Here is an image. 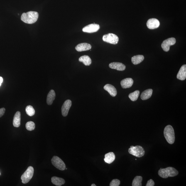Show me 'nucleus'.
Segmentation results:
<instances>
[{"label": "nucleus", "mask_w": 186, "mask_h": 186, "mask_svg": "<svg viewBox=\"0 0 186 186\" xmlns=\"http://www.w3.org/2000/svg\"><path fill=\"white\" fill-rule=\"evenodd\" d=\"M38 16V13L37 12L30 11L23 13L21 18L23 22L28 24H33L37 21Z\"/></svg>", "instance_id": "nucleus-1"}, {"label": "nucleus", "mask_w": 186, "mask_h": 186, "mask_svg": "<svg viewBox=\"0 0 186 186\" xmlns=\"http://www.w3.org/2000/svg\"><path fill=\"white\" fill-rule=\"evenodd\" d=\"M179 172L174 167H169L165 169L160 168L158 175L163 178L166 179L168 177H174L178 175Z\"/></svg>", "instance_id": "nucleus-2"}, {"label": "nucleus", "mask_w": 186, "mask_h": 186, "mask_svg": "<svg viewBox=\"0 0 186 186\" xmlns=\"http://www.w3.org/2000/svg\"><path fill=\"white\" fill-rule=\"evenodd\" d=\"M164 135L167 143L173 144L175 143V132L173 127L171 125H167L165 128Z\"/></svg>", "instance_id": "nucleus-3"}, {"label": "nucleus", "mask_w": 186, "mask_h": 186, "mask_svg": "<svg viewBox=\"0 0 186 186\" xmlns=\"http://www.w3.org/2000/svg\"><path fill=\"white\" fill-rule=\"evenodd\" d=\"M128 152L130 154L138 158L143 156L145 153V150L143 148L139 145H137L136 146H131L128 149Z\"/></svg>", "instance_id": "nucleus-4"}, {"label": "nucleus", "mask_w": 186, "mask_h": 186, "mask_svg": "<svg viewBox=\"0 0 186 186\" xmlns=\"http://www.w3.org/2000/svg\"><path fill=\"white\" fill-rule=\"evenodd\" d=\"M34 173V169L33 167L30 166L25 171L21 177L22 182L23 184H26L29 182L33 177Z\"/></svg>", "instance_id": "nucleus-5"}, {"label": "nucleus", "mask_w": 186, "mask_h": 186, "mask_svg": "<svg viewBox=\"0 0 186 186\" xmlns=\"http://www.w3.org/2000/svg\"><path fill=\"white\" fill-rule=\"evenodd\" d=\"M51 161L52 165L61 171H64L65 169V163L63 161L58 157L54 156Z\"/></svg>", "instance_id": "nucleus-6"}, {"label": "nucleus", "mask_w": 186, "mask_h": 186, "mask_svg": "<svg viewBox=\"0 0 186 186\" xmlns=\"http://www.w3.org/2000/svg\"><path fill=\"white\" fill-rule=\"evenodd\" d=\"M103 41L112 44L116 45L119 41V38L114 34L109 33L104 35L102 37Z\"/></svg>", "instance_id": "nucleus-7"}, {"label": "nucleus", "mask_w": 186, "mask_h": 186, "mask_svg": "<svg viewBox=\"0 0 186 186\" xmlns=\"http://www.w3.org/2000/svg\"><path fill=\"white\" fill-rule=\"evenodd\" d=\"M176 43V39L174 38H170L164 40L162 43L161 47L164 51L168 52L170 50V47L175 45Z\"/></svg>", "instance_id": "nucleus-8"}, {"label": "nucleus", "mask_w": 186, "mask_h": 186, "mask_svg": "<svg viewBox=\"0 0 186 186\" xmlns=\"http://www.w3.org/2000/svg\"><path fill=\"white\" fill-rule=\"evenodd\" d=\"M100 28L99 25L97 24H91L84 27L82 29V31L85 33H92L97 32Z\"/></svg>", "instance_id": "nucleus-9"}, {"label": "nucleus", "mask_w": 186, "mask_h": 186, "mask_svg": "<svg viewBox=\"0 0 186 186\" xmlns=\"http://www.w3.org/2000/svg\"><path fill=\"white\" fill-rule=\"evenodd\" d=\"M72 105V102L70 100H67L64 103L62 108V115L66 116L68 114L69 109Z\"/></svg>", "instance_id": "nucleus-10"}, {"label": "nucleus", "mask_w": 186, "mask_h": 186, "mask_svg": "<svg viewBox=\"0 0 186 186\" xmlns=\"http://www.w3.org/2000/svg\"><path fill=\"white\" fill-rule=\"evenodd\" d=\"M147 26L149 29H153L159 27L160 23L159 20L155 18L150 19L147 21Z\"/></svg>", "instance_id": "nucleus-11"}, {"label": "nucleus", "mask_w": 186, "mask_h": 186, "mask_svg": "<svg viewBox=\"0 0 186 186\" xmlns=\"http://www.w3.org/2000/svg\"><path fill=\"white\" fill-rule=\"evenodd\" d=\"M109 67L111 69L120 71L125 70L126 68V66L124 64L118 62H112L109 64Z\"/></svg>", "instance_id": "nucleus-12"}, {"label": "nucleus", "mask_w": 186, "mask_h": 186, "mask_svg": "<svg viewBox=\"0 0 186 186\" xmlns=\"http://www.w3.org/2000/svg\"><path fill=\"white\" fill-rule=\"evenodd\" d=\"M91 45L89 43H83L79 44L75 47L76 50L78 52H82L90 50Z\"/></svg>", "instance_id": "nucleus-13"}, {"label": "nucleus", "mask_w": 186, "mask_h": 186, "mask_svg": "<svg viewBox=\"0 0 186 186\" xmlns=\"http://www.w3.org/2000/svg\"><path fill=\"white\" fill-rule=\"evenodd\" d=\"M105 90L108 91L112 97H114L117 94V91L115 88L110 84H106L104 87Z\"/></svg>", "instance_id": "nucleus-14"}, {"label": "nucleus", "mask_w": 186, "mask_h": 186, "mask_svg": "<svg viewBox=\"0 0 186 186\" xmlns=\"http://www.w3.org/2000/svg\"><path fill=\"white\" fill-rule=\"evenodd\" d=\"M133 83V80L131 78H126L123 79L121 81V85L123 89L128 88L132 86Z\"/></svg>", "instance_id": "nucleus-15"}, {"label": "nucleus", "mask_w": 186, "mask_h": 186, "mask_svg": "<svg viewBox=\"0 0 186 186\" xmlns=\"http://www.w3.org/2000/svg\"><path fill=\"white\" fill-rule=\"evenodd\" d=\"M177 78L181 80H185L186 78V65L182 66L177 75Z\"/></svg>", "instance_id": "nucleus-16"}, {"label": "nucleus", "mask_w": 186, "mask_h": 186, "mask_svg": "<svg viewBox=\"0 0 186 186\" xmlns=\"http://www.w3.org/2000/svg\"><path fill=\"white\" fill-rule=\"evenodd\" d=\"M21 114L19 111L17 112L13 117V124L15 127L18 128L21 125Z\"/></svg>", "instance_id": "nucleus-17"}, {"label": "nucleus", "mask_w": 186, "mask_h": 186, "mask_svg": "<svg viewBox=\"0 0 186 186\" xmlns=\"http://www.w3.org/2000/svg\"><path fill=\"white\" fill-rule=\"evenodd\" d=\"M115 158V155L114 153H113V152H110V153H106L105 155V158L104 160L106 163L111 164L114 161Z\"/></svg>", "instance_id": "nucleus-18"}, {"label": "nucleus", "mask_w": 186, "mask_h": 186, "mask_svg": "<svg viewBox=\"0 0 186 186\" xmlns=\"http://www.w3.org/2000/svg\"><path fill=\"white\" fill-rule=\"evenodd\" d=\"M56 97V94L53 90H51L47 96V103L49 105H51L53 103Z\"/></svg>", "instance_id": "nucleus-19"}, {"label": "nucleus", "mask_w": 186, "mask_h": 186, "mask_svg": "<svg viewBox=\"0 0 186 186\" xmlns=\"http://www.w3.org/2000/svg\"><path fill=\"white\" fill-rule=\"evenodd\" d=\"M153 92V89H150L146 90L142 92L141 96V99L143 100L149 99L151 97Z\"/></svg>", "instance_id": "nucleus-20"}, {"label": "nucleus", "mask_w": 186, "mask_h": 186, "mask_svg": "<svg viewBox=\"0 0 186 186\" xmlns=\"http://www.w3.org/2000/svg\"><path fill=\"white\" fill-rule=\"evenodd\" d=\"M51 180L52 183L57 186H62L65 183V181L63 179L56 177H52Z\"/></svg>", "instance_id": "nucleus-21"}, {"label": "nucleus", "mask_w": 186, "mask_h": 186, "mask_svg": "<svg viewBox=\"0 0 186 186\" xmlns=\"http://www.w3.org/2000/svg\"><path fill=\"white\" fill-rule=\"evenodd\" d=\"M79 61L80 62H82L84 65L86 66L90 65L92 62V61H91L90 57L87 55L82 56L79 58Z\"/></svg>", "instance_id": "nucleus-22"}, {"label": "nucleus", "mask_w": 186, "mask_h": 186, "mask_svg": "<svg viewBox=\"0 0 186 186\" xmlns=\"http://www.w3.org/2000/svg\"><path fill=\"white\" fill-rule=\"evenodd\" d=\"M144 60V57L142 55L134 56L131 58L132 62L135 65L139 64Z\"/></svg>", "instance_id": "nucleus-23"}, {"label": "nucleus", "mask_w": 186, "mask_h": 186, "mask_svg": "<svg viewBox=\"0 0 186 186\" xmlns=\"http://www.w3.org/2000/svg\"><path fill=\"white\" fill-rule=\"evenodd\" d=\"M143 177L140 176H137L134 177L132 181V186H141Z\"/></svg>", "instance_id": "nucleus-24"}, {"label": "nucleus", "mask_w": 186, "mask_h": 186, "mask_svg": "<svg viewBox=\"0 0 186 186\" xmlns=\"http://www.w3.org/2000/svg\"><path fill=\"white\" fill-rule=\"evenodd\" d=\"M140 91L136 90L134 92L131 93L128 95V97L131 101H136L138 99L140 94Z\"/></svg>", "instance_id": "nucleus-25"}, {"label": "nucleus", "mask_w": 186, "mask_h": 186, "mask_svg": "<svg viewBox=\"0 0 186 186\" xmlns=\"http://www.w3.org/2000/svg\"><path fill=\"white\" fill-rule=\"evenodd\" d=\"M26 112L27 114L29 116H33L35 114V110L34 108L31 106H27L26 108Z\"/></svg>", "instance_id": "nucleus-26"}, {"label": "nucleus", "mask_w": 186, "mask_h": 186, "mask_svg": "<svg viewBox=\"0 0 186 186\" xmlns=\"http://www.w3.org/2000/svg\"><path fill=\"white\" fill-rule=\"evenodd\" d=\"M26 128L28 131H33L35 128V123L33 121H29L26 123Z\"/></svg>", "instance_id": "nucleus-27"}, {"label": "nucleus", "mask_w": 186, "mask_h": 186, "mask_svg": "<svg viewBox=\"0 0 186 186\" xmlns=\"http://www.w3.org/2000/svg\"><path fill=\"white\" fill-rule=\"evenodd\" d=\"M120 184V181L118 179H114L111 181L110 184V186H119Z\"/></svg>", "instance_id": "nucleus-28"}, {"label": "nucleus", "mask_w": 186, "mask_h": 186, "mask_svg": "<svg viewBox=\"0 0 186 186\" xmlns=\"http://www.w3.org/2000/svg\"><path fill=\"white\" fill-rule=\"evenodd\" d=\"M155 183L154 181L150 179L148 181L146 184V186H153L155 185Z\"/></svg>", "instance_id": "nucleus-29"}, {"label": "nucleus", "mask_w": 186, "mask_h": 186, "mask_svg": "<svg viewBox=\"0 0 186 186\" xmlns=\"http://www.w3.org/2000/svg\"><path fill=\"white\" fill-rule=\"evenodd\" d=\"M5 111V108H2L0 109V118L2 117L4 115Z\"/></svg>", "instance_id": "nucleus-30"}, {"label": "nucleus", "mask_w": 186, "mask_h": 186, "mask_svg": "<svg viewBox=\"0 0 186 186\" xmlns=\"http://www.w3.org/2000/svg\"><path fill=\"white\" fill-rule=\"evenodd\" d=\"M3 82V78L2 77H0V86H1V84Z\"/></svg>", "instance_id": "nucleus-31"}, {"label": "nucleus", "mask_w": 186, "mask_h": 186, "mask_svg": "<svg viewBox=\"0 0 186 186\" xmlns=\"http://www.w3.org/2000/svg\"><path fill=\"white\" fill-rule=\"evenodd\" d=\"M91 186H96V185L95 184H93L91 185Z\"/></svg>", "instance_id": "nucleus-32"}]
</instances>
